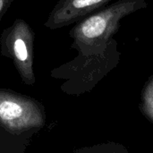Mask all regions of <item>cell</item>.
Instances as JSON below:
<instances>
[{"mask_svg":"<svg viewBox=\"0 0 153 153\" xmlns=\"http://www.w3.org/2000/svg\"><path fill=\"white\" fill-rule=\"evenodd\" d=\"M147 6L145 0H119L79 21L69 31L72 48L82 56L105 52L119 28L121 20Z\"/></svg>","mask_w":153,"mask_h":153,"instance_id":"6da1fadb","label":"cell"},{"mask_svg":"<svg viewBox=\"0 0 153 153\" xmlns=\"http://www.w3.org/2000/svg\"><path fill=\"white\" fill-rule=\"evenodd\" d=\"M44 107L36 100L0 89V128L19 137L29 139L45 125Z\"/></svg>","mask_w":153,"mask_h":153,"instance_id":"7a4b0ae2","label":"cell"},{"mask_svg":"<svg viewBox=\"0 0 153 153\" xmlns=\"http://www.w3.org/2000/svg\"><path fill=\"white\" fill-rule=\"evenodd\" d=\"M35 32L23 19L17 18L0 37V54L10 58L22 81L27 85H34L36 77L33 70Z\"/></svg>","mask_w":153,"mask_h":153,"instance_id":"3957f363","label":"cell"},{"mask_svg":"<svg viewBox=\"0 0 153 153\" xmlns=\"http://www.w3.org/2000/svg\"><path fill=\"white\" fill-rule=\"evenodd\" d=\"M108 49L99 55H78L72 61L53 69L50 75L65 80L61 90L68 94H80L88 91L103 74Z\"/></svg>","mask_w":153,"mask_h":153,"instance_id":"277c9868","label":"cell"},{"mask_svg":"<svg viewBox=\"0 0 153 153\" xmlns=\"http://www.w3.org/2000/svg\"><path fill=\"white\" fill-rule=\"evenodd\" d=\"M111 0H59L49 13L44 26L56 30L78 22L105 6Z\"/></svg>","mask_w":153,"mask_h":153,"instance_id":"5b68a950","label":"cell"},{"mask_svg":"<svg viewBox=\"0 0 153 153\" xmlns=\"http://www.w3.org/2000/svg\"><path fill=\"white\" fill-rule=\"evenodd\" d=\"M29 139L13 135L0 128V153H24Z\"/></svg>","mask_w":153,"mask_h":153,"instance_id":"8992f818","label":"cell"},{"mask_svg":"<svg viewBox=\"0 0 153 153\" xmlns=\"http://www.w3.org/2000/svg\"><path fill=\"white\" fill-rule=\"evenodd\" d=\"M141 108L144 115L153 121V75L150 77L143 88Z\"/></svg>","mask_w":153,"mask_h":153,"instance_id":"52a82bcc","label":"cell"},{"mask_svg":"<svg viewBox=\"0 0 153 153\" xmlns=\"http://www.w3.org/2000/svg\"><path fill=\"white\" fill-rule=\"evenodd\" d=\"M13 0H0V20L5 14Z\"/></svg>","mask_w":153,"mask_h":153,"instance_id":"ba28073f","label":"cell"}]
</instances>
